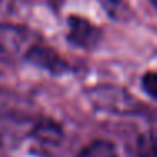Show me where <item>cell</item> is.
<instances>
[{"label":"cell","instance_id":"8fae6325","mask_svg":"<svg viewBox=\"0 0 157 157\" xmlns=\"http://www.w3.org/2000/svg\"><path fill=\"white\" fill-rule=\"evenodd\" d=\"M149 2H150V4H152V7H154V9H155V10H157V0H149Z\"/></svg>","mask_w":157,"mask_h":157},{"label":"cell","instance_id":"277c9868","mask_svg":"<svg viewBox=\"0 0 157 157\" xmlns=\"http://www.w3.org/2000/svg\"><path fill=\"white\" fill-rule=\"evenodd\" d=\"M24 61L31 63L36 68L44 69V71L51 73V75H56V76L66 75V73L71 71L69 63L54 48H49V46L42 44L41 41H37L36 44H32L29 48V51L24 56Z\"/></svg>","mask_w":157,"mask_h":157},{"label":"cell","instance_id":"8992f818","mask_svg":"<svg viewBox=\"0 0 157 157\" xmlns=\"http://www.w3.org/2000/svg\"><path fill=\"white\" fill-rule=\"evenodd\" d=\"M34 135L44 144H59L63 140V127L52 120H41L34 127Z\"/></svg>","mask_w":157,"mask_h":157},{"label":"cell","instance_id":"7a4b0ae2","mask_svg":"<svg viewBox=\"0 0 157 157\" xmlns=\"http://www.w3.org/2000/svg\"><path fill=\"white\" fill-rule=\"evenodd\" d=\"M37 42L36 34L25 25L0 22V59L12 61L15 58L24 59L25 52Z\"/></svg>","mask_w":157,"mask_h":157},{"label":"cell","instance_id":"9c48e42d","mask_svg":"<svg viewBox=\"0 0 157 157\" xmlns=\"http://www.w3.org/2000/svg\"><path fill=\"white\" fill-rule=\"evenodd\" d=\"M140 85L142 90L145 91L147 96L157 101V71H147L140 78Z\"/></svg>","mask_w":157,"mask_h":157},{"label":"cell","instance_id":"52a82bcc","mask_svg":"<svg viewBox=\"0 0 157 157\" xmlns=\"http://www.w3.org/2000/svg\"><path fill=\"white\" fill-rule=\"evenodd\" d=\"M101 9L105 10V14L108 15L112 21H118L123 22L130 17V10L132 9L128 7L125 0H96Z\"/></svg>","mask_w":157,"mask_h":157},{"label":"cell","instance_id":"6da1fadb","mask_svg":"<svg viewBox=\"0 0 157 157\" xmlns=\"http://www.w3.org/2000/svg\"><path fill=\"white\" fill-rule=\"evenodd\" d=\"M88 100L95 108L108 113H133L139 106L127 90L113 85H100L88 90Z\"/></svg>","mask_w":157,"mask_h":157},{"label":"cell","instance_id":"30bf717a","mask_svg":"<svg viewBox=\"0 0 157 157\" xmlns=\"http://www.w3.org/2000/svg\"><path fill=\"white\" fill-rule=\"evenodd\" d=\"M21 0H0V14L2 15H10L15 14L21 7Z\"/></svg>","mask_w":157,"mask_h":157},{"label":"cell","instance_id":"5b68a950","mask_svg":"<svg viewBox=\"0 0 157 157\" xmlns=\"http://www.w3.org/2000/svg\"><path fill=\"white\" fill-rule=\"evenodd\" d=\"M78 157H120L118 149L112 140L106 139H96L93 142L86 144L79 150Z\"/></svg>","mask_w":157,"mask_h":157},{"label":"cell","instance_id":"ba28073f","mask_svg":"<svg viewBox=\"0 0 157 157\" xmlns=\"http://www.w3.org/2000/svg\"><path fill=\"white\" fill-rule=\"evenodd\" d=\"M137 157H157V130H150L139 137Z\"/></svg>","mask_w":157,"mask_h":157},{"label":"cell","instance_id":"3957f363","mask_svg":"<svg viewBox=\"0 0 157 157\" xmlns=\"http://www.w3.org/2000/svg\"><path fill=\"white\" fill-rule=\"evenodd\" d=\"M103 39L101 27L90 19L78 14H71L66 19V41L73 48L83 51H95Z\"/></svg>","mask_w":157,"mask_h":157}]
</instances>
